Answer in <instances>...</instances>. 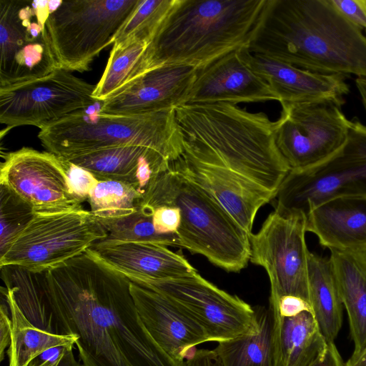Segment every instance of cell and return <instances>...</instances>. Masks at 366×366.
<instances>
[{
	"mask_svg": "<svg viewBox=\"0 0 366 366\" xmlns=\"http://www.w3.org/2000/svg\"><path fill=\"white\" fill-rule=\"evenodd\" d=\"M44 274L55 333L76 336L83 366H185L144 327L131 281L88 250Z\"/></svg>",
	"mask_w": 366,
	"mask_h": 366,
	"instance_id": "obj_1",
	"label": "cell"
},
{
	"mask_svg": "<svg viewBox=\"0 0 366 366\" xmlns=\"http://www.w3.org/2000/svg\"><path fill=\"white\" fill-rule=\"evenodd\" d=\"M247 49L313 72L366 78V35L331 0H266Z\"/></svg>",
	"mask_w": 366,
	"mask_h": 366,
	"instance_id": "obj_2",
	"label": "cell"
},
{
	"mask_svg": "<svg viewBox=\"0 0 366 366\" xmlns=\"http://www.w3.org/2000/svg\"><path fill=\"white\" fill-rule=\"evenodd\" d=\"M175 112L182 154L233 170L276 194L290 170L277 145V121L226 102L182 104Z\"/></svg>",
	"mask_w": 366,
	"mask_h": 366,
	"instance_id": "obj_3",
	"label": "cell"
},
{
	"mask_svg": "<svg viewBox=\"0 0 366 366\" xmlns=\"http://www.w3.org/2000/svg\"><path fill=\"white\" fill-rule=\"evenodd\" d=\"M266 0H175L151 38L139 73L168 65L200 68L248 48Z\"/></svg>",
	"mask_w": 366,
	"mask_h": 366,
	"instance_id": "obj_4",
	"label": "cell"
},
{
	"mask_svg": "<svg viewBox=\"0 0 366 366\" xmlns=\"http://www.w3.org/2000/svg\"><path fill=\"white\" fill-rule=\"evenodd\" d=\"M142 204L177 207L179 247L191 253L227 272H238L249 261L250 234L209 193L171 167L150 187Z\"/></svg>",
	"mask_w": 366,
	"mask_h": 366,
	"instance_id": "obj_5",
	"label": "cell"
},
{
	"mask_svg": "<svg viewBox=\"0 0 366 366\" xmlns=\"http://www.w3.org/2000/svg\"><path fill=\"white\" fill-rule=\"evenodd\" d=\"M38 137L47 152L66 159L106 148L143 146L173 162L184 150L175 109L130 115L82 110L42 127Z\"/></svg>",
	"mask_w": 366,
	"mask_h": 366,
	"instance_id": "obj_6",
	"label": "cell"
},
{
	"mask_svg": "<svg viewBox=\"0 0 366 366\" xmlns=\"http://www.w3.org/2000/svg\"><path fill=\"white\" fill-rule=\"evenodd\" d=\"M141 0L51 1L45 27L58 68L89 69Z\"/></svg>",
	"mask_w": 366,
	"mask_h": 366,
	"instance_id": "obj_7",
	"label": "cell"
},
{
	"mask_svg": "<svg viewBox=\"0 0 366 366\" xmlns=\"http://www.w3.org/2000/svg\"><path fill=\"white\" fill-rule=\"evenodd\" d=\"M366 196V126L350 120L342 147L322 162L290 169L274 197V211L303 213L334 197Z\"/></svg>",
	"mask_w": 366,
	"mask_h": 366,
	"instance_id": "obj_8",
	"label": "cell"
},
{
	"mask_svg": "<svg viewBox=\"0 0 366 366\" xmlns=\"http://www.w3.org/2000/svg\"><path fill=\"white\" fill-rule=\"evenodd\" d=\"M107 237L106 229L84 209L35 213L0 256V268L44 272L83 254Z\"/></svg>",
	"mask_w": 366,
	"mask_h": 366,
	"instance_id": "obj_9",
	"label": "cell"
},
{
	"mask_svg": "<svg viewBox=\"0 0 366 366\" xmlns=\"http://www.w3.org/2000/svg\"><path fill=\"white\" fill-rule=\"evenodd\" d=\"M306 214L270 213L258 232L249 235V261L262 267L270 283L269 303L291 295L310 304V251L305 234Z\"/></svg>",
	"mask_w": 366,
	"mask_h": 366,
	"instance_id": "obj_10",
	"label": "cell"
},
{
	"mask_svg": "<svg viewBox=\"0 0 366 366\" xmlns=\"http://www.w3.org/2000/svg\"><path fill=\"white\" fill-rule=\"evenodd\" d=\"M51 1H0V86L57 69L45 24Z\"/></svg>",
	"mask_w": 366,
	"mask_h": 366,
	"instance_id": "obj_11",
	"label": "cell"
},
{
	"mask_svg": "<svg viewBox=\"0 0 366 366\" xmlns=\"http://www.w3.org/2000/svg\"><path fill=\"white\" fill-rule=\"evenodd\" d=\"M95 87L62 68L0 86V122L7 130L22 125L41 129L98 102L93 97Z\"/></svg>",
	"mask_w": 366,
	"mask_h": 366,
	"instance_id": "obj_12",
	"label": "cell"
},
{
	"mask_svg": "<svg viewBox=\"0 0 366 366\" xmlns=\"http://www.w3.org/2000/svg\"><path fill=\"white\" fill-rule=\"evenodd\" d=\"M276 142L290 169H303L325 160L345 143L350 120L331 100L282 103Z\"/></svg>",
	"mask_w": 366,
	"mask_h": 366,
	"instance_id": "obj_13",
	"label": "cell"
},
{
	"mask_svg": "<svg viewBox=\"0 0 366 366\" xmlns=\"http://www.w3.org/2000/svg\"><path fill=\"white\" fill-rule=\"evenodd\" d=\"M171 299L205 330L210 341L222 342L256 333L255 310L203 278L197 272L164 280L133 282Z\"/></svg>",
	"mask_w": 366,
	"mask_h": 366,
	"instance_id": "obj_14",
	"label": "cell"
},
{
	"mask_svg": "<svg viewBox=\"0 0 366 366\" xmlns=\"http://www.w3.org/2000/svg\"><path fill=\"white\" fill-rule=\"evenodd\" d=\"M0 184L29 203L35 213L84 209L72 194L60 158L47 151L22 147L6 154Z\"/></svg>",
	"mask_w": 366,
	"mask_h": 366,
	"instance_id": "obj_15",
	"label": "cell"
},
{
	"mask_svg": "<svg viewBox=\"0 0 366 366\" xmlns=\"http://www.w3.org/2000/svg\"><path fill=\"white\" fill-rule=\"evenodd\" d=\"M240 49L197 69L184 104L278 101L270 86L248 64Z\"/></svg>",
	"mask_w": 366,
	"mask_h": 366,
	"instance_id": "obj_16",
	"label": "cell"
},
{
	"mask_svg": "<svg viewBox=\"0 0 366 366\" xmlns=\"http://www.w3.org/2000/svg\"><path fill=\"white\" fill-rule=\"evenodd\" d=\"M196 74V68L183 65L146 71L102 101L98 111L130 115L174 109L184 104Z\"/></svg>",
	"mask_w": 366,
	"mask_h": 366,
	"instance_id": "obj_17",
	"label": "cell"
},
{
	"mask_svg": "<svg viewBox=\"0 0 366 366\" xmlns=\"http://www.w3.org/2000/svg\"><path fill=\"white\" fill-rule=\"evenodd\" d=\"M170 167L209 193L249 234L259 209L275 196L233 170L184 154Z\"/></svg>",
	"mask_w": 366,
	"mask_h": 366,
	"instance_id": "obj_18",
	"label": "cell"
},
{
	"mask_svg": "<svg viewBox=\"0 0 366 366\" xmlns=\"http://www.w3.org/2000/svg\"><path fill=\"white\" fill-rule=\"evenodd\" d=\"M130 290L144 327L177 362L184 363L195 346L210 341L203 327L169 297L132 281Z\"/></svg>",
	"mask_w": 366,
	"mask_h": 366,
	"instance_id": "obj_19",
	"label": "cell"
},
{
	"mask_svg": "<svg viewBox=\"0 0 366 366\" xmlns=\"http://www.w3.org/2000/svg\"><path fill=\"white\" fill-rule=\"evenodd\" d=\"M244 54L248 64L270 86L282 103L331 100L341 106L350 92L345 76L324 74L251 53Z\"/></svg>",
	"mask_w": 366,
	"mask_h": 366,
	"instance_id": "obj_20",
	"label": "cell"
},
{
	"mask_svg": "<svg viewBox=\"0 0 366 366\" xmlns=\"http://www.w3.org/2000/svg\"><path fill=\"white\" fill-rule=\"evenodd\" d=\"M167 247L136 242H97L88 251L132 282L169 280L197 272L183 256Z\"/></svg>",
	"mask_w": 366,
	"mask_h": 366,
	"instance_id": "obj_21",
	"label": "cell"
},
{
	"mask_svg": "<svg viewBox=\"0 0 366 366\" xmlns=\"http://www.w3.org/2000/svg\"><path fill=\"white\" fill-rule=\"evenodd\" d=\"M66 160L86 169L99 181L127 184L143 197L159 175L169 170L172 163L157 151L143 146L106 148Z\"/></svg>",
	"mask_w": 366,
	"mask_h": 366,
	"instance_id": "obj_22",
	"label": "cell"
},
{
	"mask_svg": "<svg viewBox=\"0 0 366 366\" xmlns=\"http://www.w3.org/2000/svg\"><path fill=\"white\" fill-rule=\"evenodd\" d=\"M307 232L329 249L366 252V196L329 199L306 214Z\"/></svg>",
	"mask_w": 366,
	"mask_h": 366,
	"instance_id": "obj_23",
	"label": "cell"
},
{
	"mask_svg": "<svg viewBox=\"0 0 366 366\" xmlns=\"http://www.w3.org/2000/svg\"><path fill=\"white\" fill-rule=\"evenodd\" d=\"M329 250L354 342L351 356H357L366 350V252Z\"/></svg>",
	"mask_w": 366,
	"mask_h": 366,
	"instance_id": "obj_24",
	"label": "cell"
},
{
	"mask_svg": "<svg viewBox=\"0 0 366 366\" xmlns=\"http://www.w3.org/2000/svg\"><path fill=\"white\" fill-rule=\"evenodd\" d=\"M272 308L275 313V366H311L325 354L330 343L313 315L305 311L282 317L278 309Z\"/></svg>",
	"mask_w": 366,
	"mask_h": 366,
	"instance_id": "obj_25",
	"label": "cell"
},
{
	"mask_svg": "<svg viewBox=\"0 0 366 366\" xmlns=\"http://www.w3.org/2000/svg\"><path fill=\"white\" fill-rule=\"evenodd\" d=\"M309 298L312 313L327 342H334L342 325L343 304L330 258L310 252Z\"/></svg>",
	"mask_w": 366,
	"mask_h": 366,
	"instance_id": "obj_26",
	"label": "cell"
},
{
	"mask_svg": "<svg viewBox=\"0 0 366 366\" xmlns=\"http://www.w3.org/2000/svg\"><path fill=\"white\" fill-rule=\"evenodd\" d=\"M254 310L256 333L219 342L214 350L222 366H275V313L269 305Z\"/></svg>",
	"mask_w": 366,
	"mask_h": 366,
	"instance_id": "obj_27",
	"label": "cell"
},
{
	"mask_svg": "<svg viewBox=\"0 0 366 366\" xmlns=\"http://www.w3.org/2000/svg\"><path fill=\"white\" fill-rule=\"evenodd\" d=\"M1 291L8 303L12 323L7 350L9 366H29L34 359L51 348L75 345L76 337L74 335L51 333L33 325L19 307L11 290L2 287Z\"/></svg>",
	"mask_w": 366,
	"mask_h": 366,
	"instance_id": "obj_28",
	"label": "cell"
},
{
	"mask_svg": "<svg viewBox=\"0 0 366 366\" xmlns=\"http://www.w3.org/2000/svg\"><path fill=\"white\" fill-rule=\"evenodd\" d=\"M1 270L5 287L11 290L26 317L39 328L55 333L44 272H32L9 266L3 267Z\"/></svg>",
	"mask_w": 366,
	"mask_h": 366,
	"instance_id": "obj_29",
	"label": "cell"
},
{
	"mask_svg": "<svg viewBox=\"0 0 366 366\" xmlns=\"http://www.w3.org/2000/svg\"><path fill=\"white\" fill-rule=\"evenodd\" d=\"M149 42L128 41L113 45L107 66L93 97L101 102L137 77Z\"/></svg>",
	"mask_w": 366,
	"mask_h": 366,
	"instance_id": "obj_30",
	"label": "cell"
},
{
	"mask_svg": "<svg viewBox=\"0 0 366 366\" xmlns=\"http://www.w3.org/2000/svg\"><path fill=\"white\" fill-rule=\"evenodd\" d=\"M143 195L133 187L118 181L101 180L88 198L90 212L104 227L137 212Z\"/></svg>",
	"mask_w": 366,
	"mask_h": 366,
	"instance_id": "obj_31",
	"label": "cell"
},
{
	"mask_svg": "<svg viewBox=\"0 0 366 366\" xmlns=\"http://www.w3.org/2000/svg\"><path fill=\"white\" fill-rule=\"evenodd\" d=\"M104 228L107 231V237L99 242H136L179 247L177 234H161L156 230L152 219V211L142 204L134 213L109 224Z\"/></svg>",
	"mask_w": 366,
	"mask_h": 366,
	"instance_id": "obj_32",
	"label": "cell"
},
{
	"mask_svg": "<svg viewBox=\"0 0 366 366\" xmlns=\"http://www.w3.org/2000/svg\"><path fill=\"white\" fill-rule=\"evenodd\" d=\"M175 0H141L117 33L113 45L140 40L149 42Z\"/></svg>",
	"mask_w": 366,
	"mask_h": 366,
	"instance_id": "obj_33",
	"label": "cell"
},
{
	"mask_svg": "<svg viewBox=\"0 0 366 366\" xmlns=\"http://www.w3.org/2000/svg\"><path fill=\"white\" fill-rule=\"evenodd\" d=\"M34 214L29 203L7 187L0 184V256L6 252Z\"/></svg>",
	"mask_w": 366,
	"mask_h": 366,
	"instance_id": "obj_34",
	"label": "cell"
},
{
	"mask_svg": "<svg viewBox=\"0 0 366 366\" xmlns=\"http://www.w3.org/2000/svg\"><path fill=\"white\" fill-rule=\"evenodd\" d=\"M66 171L68 182L74 196L81 203L88 200L98 179L86 169L59 157Z\"/></svg>",
	"mask_w": 366,
	"mask_h": 366,
	"instance_id": "obj_35",
	"label": "cell"
},
{
	"mask_svg": "<svg viewBox=\"0 0 366 366\" xmlns=\"http://www.w3.org/2000/svg\"><path fill=\"white\" fill-rule=\"evenodd\" d=\"M150 209L152 211L154 227L158 232L177 234L181 220L180 211L177 207L163 205Z\"/></svg>",
	"mask_w": 366,
	"mask_h": 366,
	"instance_id": "obj_36",
	"label": "cell"
},
{
	"mask_svg": "<svg viewBox=\"0 0 366 366\" xmlns=\"http://www.w3.org/2000/svg\"><path fill=\"white\" fill-rule=\"evenodd\" d=\"M334 6L352 24L366 30V0H331Z\"/></svg>",
	"mask_w": 366,
	"mask_h": 366,
	"instance_id": "obj_37",
	"label": "cell"
},
{
	"mask_svg": "<svg viewBox=\"0 0 366 366\" xmlns=\"http://www.w3.org/2000/svg\"><path fill=\"white\" fill-rule=\"evenodd\" d=\"M278 310L282 317H294L305 311L312 312L311 307L307 301L291 295L283 296L280 299Z\"/></svg>",
	"mask_w": 366,
	"mask_h": 366,
	"instance_id": "obj_38",
	"label": "cell"
},
{
	"mask_svg": "<svg viewBox=\"0 0 366 366\" xmlns=\"http://www.w3.org/2000/svg\"><path fill=\"white\" fill-rule=\"evenodd\" d=\"M6 301V300H5ZM12 323L11 314L7 302L1 303L0 307V361L4 357L6 347L9 345L11 341Z\"/></svg>",
	"mask_w": 366,
	"mask_h": 366,
	"instance_id": "obj_39",
	"label": "cell"
},
{
	"mask_svg": "<svg viewBox=\"0 0 366 366\" xmlns=\"http://www.w3.org/2000/svg\"><path fill=\"white\" fill-rule=\"evenodd\" d=\"M184 363L185 366H222L214 350L205 349L194 350Z\"/></svg>",
	"mask_w": 366,
	"mask_h": 366,
	"instance_id": "obj_40",
	"label": "cell"
},
{
	"mask_svg": "<svg viewBox=\"0 0 366 366\" xmlns=\"http://www.w3.org/2000/svg\"><path fill=\"white\" fill-rule=\"evenodd\" d=\"M341 355L334 342H330L325 354L311 366H344Z\"/></svg>",
	"mask_w": 366,
	"mask_h": 366,
	"instance_id": "obj_41",
	"label": "cell"
},
{
	"mask_svg": "<svg viewBox=\"0 0 366 366\" xmlns=\"http://www.w3.org/2000/svg\"><path fill=\"white\" fill-rule=\"evenodd\" d=\"M59 347L44 352L34 359L29 366H57L59 364Z\"/></svg>",
	"mask_w": 366,
	"mask_h": 366,
	"instance_id": "obj_42",
	"label": "cell"
},
{
	"mask_svg": "<svg viewBox=\"0 0 366 366\" xmlns=\"http://www.w3.org/2000/svg\"><path fill=\"white\" fill-rule=\"evenodd\" d=\"M74 345L59 347V364L57 366H83L74 358L73 354Z\"/></svg>",
	"mask_w": 366,
	"mask_h": 366,
	"instance_id": "obj_43",
	"label": "cell"
},
{
	"mask_svg": "<svg viewBox=\"0 0 366 366\" xmlns=\"http://www.w3.org/2000/svg\"><path fill=\"white\" fill-rule=\"evenodd\" d=\"M344 366H366V350L357 356H350Z\"/></svg>",
	"mask_w": 366,
	"mask_h": 366,
	"instance_id": "obj_44",
	"label": "cell"
},
{
	"mask_svg": "<svg viewBox=\"0 0 366 366\" xmlns=\"http://www.w3.org/2000/svg\"><path fill=\"white\" fill-rule=\"evenodd\" d=\"M355 85L359 92L364 108L366 111V78L357 77Z\"/></svg>",
	"mask_w": 366,
	"mask_h": 366,
	"instance_id": "obj_45",
	"label": "cell"
},
{
	"mask_svg": "<svg viewBox=\"0 0 366 366\" xmlns=\"http://www.w3.org/2000/svg\"><path fill=\"white\" fill-rule=\"evenodd\" d=\"M365 31V35H366V30Z\"/></svg>",
	"mask_w": 366,
	"mask_h": 366,
	"instance_id": "obj_46",
	"label": "cell"
}]
</instances>
